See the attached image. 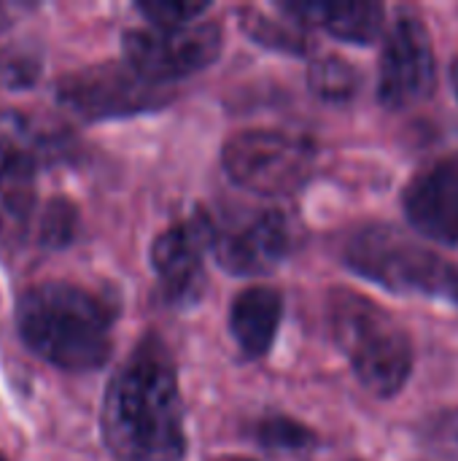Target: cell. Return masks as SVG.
Masks as SVG:
<instances>
[{
  "instance_id": "cell-26",
  "label": "cell",
  "mask_w": 458,
  "mask_h": 461,
  "mask_svg": "<svg viewBox=\"0 0 458 461\" xmlns=\"http://www.w3.org/2000/svg\"><path fill=\"white\" fill-rule=\"evenodd\" d=\"M0 461H8V459H5V456H3V454H0Z\"/></svg>"
},
{
  "instance_id": "cell-22",
  "label": "cell",
  "mask_w": 458,
  "mask_h": 461,
  "mask_svg": "<svg viewBox=\"0 0 458 461\" xmlns=\"http://www.w3.org/2000/svg\"><path fill=\"white\" fill-rule=\"evenodd\" d=\"M38 70H40V65H38V59L35 57H30V54H5V57H0V76H3V81L8 84V86H24V84H32L35 78H38Z\"/></svg>"
},
{
  "instance_id": "cell-3",
  "label": "cell",
  "mask_w": 458,
  "mask_h": 461,
  "mask_svg": "<svg viewBox=\"0 0 458 461\" xmlns=\"http://www.w3.org/2000/svg\"><path fill=\"white\" fill-rule=\"evenodd\" d=\"M327 321L335 346L370 394L391 400L405 389L413 375V340L386 308L354 289H332Z\"/></svg>"
},
{
  "instance_id": "cell-2",
  "label": "cell",
  "mask_w": 458,
  "mask_h": 461,
  "mask_svg": "<svg viewBox=\"0 0 458 461\" xmlns=\"http://www.w3.org/2000/svg\"><path fill=\"white\" fill-rule=\"evenodd\" d=\"M119 308L97 289L43 281L19 292L13 324L19 340L54 370L94 373L113 351Z\"/></svg>"
},
{
  "instance_id": "cell-17",
  "label": "cell",
  "mask_w": 458,
  "mask_h": 461,
  "mask_svg": "<svg viewBox=\"0 0 458 461\" xmlns=\"http://www.w3.org/2000/svg\"><path fill=\"white\" fill-rule=\"evenodd\" d=\"M308 84L321 100L348 103L362 89V73L354 62H348L337 54H327V57H316L310 62Z\"/></svg>"
},
{
  "instance_id": "cell-7",
  "label": "cell",
  "mask_w": 458,
  "mask_h": 461,
  "mask_svg": "<svg viewBox=\"0 0 458 461\" xmlns=\"http://www.w3.org/2000/svg\"><path fill=\"white\" fill-rule=\"evenodd\" d=\"M221 46L224 30L213 19L181 30L132 27L121 35L124 62L159 86L205 70L221 54Z\"/></svg>"
},
{
  "instance_id": "cell-5",
  "label": "cell",
  "mask_w": 458,
  "mask_h": 461,
  "mask_svg": "<svg viewBox=\"0 0 458 461\" xmlns=\"http://www.w3.org/2000/svg\"><path fill=\"white\" fill-rule=\"evenodd\" d=\"M316 159V143L286 130H240L221 149V165L229 181L259 197L300 192L310 181Z\"/></svg>"
},
{
  "instance_id": "cell-16",
  "label": "cell",
  "mask_w": 458,
  "mask_h": 461,
  "mask_svg": "<svg viewBox=\"0 0 458 461\" xmlns=\"http://www.w3.org/2000/svg\"><path fill=\"white\" fill-rule=\"evenodd\" d=\"M238 16H240V27L246 30V35L251 41H256L259 46H265V49L283 51V54H294V57H302L310 49L308 35H305V27H300L286 14H283L286 16V22H283V19H273L262 8L243 5L238 11Z\"/></svg>"
},
{
  "instance_id": "cell-8",
  "label": "cell",
  "mask_w": 458,
  "mask_h": 461,
  "mask_svg": "<svg viewBox=\"0 0 458 461\" xmlns=\"http://www.w3.org/2000/svg\"><path fill=\"white\" fill-rule=\"evenodd\" d=\"M294 243V224L278 208L248 211L224 219L213 216L211 251L229 276H267L292 254Z\"/></svg>"
},
{
  "instance_id": "cell-24",
  "label": "cell",
  "mask_w": 458,
  "mask_h": 461,
  "mask_svg": "<svg viewBox=\"0 0 458 461\" xmlns=\"http://www.w3.org/2000/svg\"><path fill=\"white\" fill-rule=\"evenodd\" d=\"M451 84H454V92L458 97V59H454V65H451Z\"/></svg>"
},
{
  "instance_id": "cell-1",
  "label": "cell",
  "mask_w": 458,
  "mask_h": 461,
  "mask_svg": "<svg viewBox=\"0 0 458 461\" xmlns=\"http://www.w3.org/2000/svg\"><path fill=\"white\" fill-rule=\"evenodd\" d=\"M100 435L116 461H181L186 456L178 370L167 343L148 332L108 378Z\"/></svg>"
},
{
  "instance_id": "cell-12",
  "label": "cell",
  "mask_w": 458,
  "mask_h": 461,
  "mask_svg": "<svg viewBox=\"0 0 458 461\" xmlns=\"http://www.w3.org/2000/svg\"><path fill=\"white\" fill-rule=\"evenodd\" d=\"M81 154V138L65 122L22 108L0 111V157H19L43 170L76 165Z\"/></svg>"
},
{
  "instance_id": "cell-13",
  "label": "cell",
  "mask_w": 458,
  "mask_h": 461,
  "mask_svg": "<svg viewBox=\"0 0 458 461\" xmlns=\"http://www.w3.org/2000/svg\"><path fill=\"white\" fill-rule=\"evenodd\" d=\"M38 173L40 167L27 159L0 157V254L8 259L35 243L43 208L38 203Z\"/></svg>"
},
{
  "instance_id": "cell-19",
  "label": "cell",
  "mask_w": 458,
  "mask_h": 461,
  "mask_svg": "<svg viewBox=\"0 0 458 461\" xmlns=\"http://www.w3.org/2000/svg\"><path fill=\"white\" fill-rule=\"evenodd\" d=\"M251 438L270 451H308L319 443V435L310 427H305L289 416L259 419L251 427Z\"/></svg>"
},
{
  "instance_id": "cell-4",
  "label": "cell",
  "mask_w": 458,
  "mask_h": 461,
  "mask_svg": "<svg viewBox=\"0 0 458 461\" xmlns=\"http://www.w3.org/2000/svg\"><path fill=\"white\" fill-rule=\"evenodd\" d=\"M340 262L397 294H448L451 270L440 254L394 224L364 221L346 230L337 240Z\"/></svg>"
},
{
  "instance_id": "cell-10",
  "label": "cell",
  "mask_w": 458,
  "mask_h": 461,
  "mask_svg": "<svg viewBox=\"0 0 458 461\" xmlns=\"http://www.w3.org/2000/svg\"><path fill=\"white\" fill-rule=\"evenodd\" d=\"M213 246V213L194 211L151 243V270L157 276L159 297L170 308H192L208 289L205 254Z\"/></svg>"
},
{
  "instance_id": "cell-15",
  "label": "cell",
  "mask_w": 458,
  "mask_h": 461,
  "mask_svg": "<svg viewBox=\"0 0 458 461\" xmlns=\"http://www.w3.org/2000/svg\"><path fill=\"white\" fill-rule=\"evenodd\" d=\"M283 316V297L273 286L243 289L229 308V332L246 362H256L270 354Z\"/></svg>"
},
{
  "instance_id": "cell-6",
  "label": "cell",
  "mask_w": 458,
  "mask_h": 461,
  "mask_svg": "<svg viewBox=\"0 0 458 461\" xmlns=\"http://www.w3.org/2000/svg\"><path fill=\"white\" fill-rule=\"evenodd\" d=\"M57 100L86 122L127 119L146 111H159L173 92L143 78L127 62H100L70 70L54 84Z\"/></svg>"
},
{
  "instance_id": "cell-25",
  "label": "cell",
  "mask_w": 458,
  "mask_h": 461,
  "mask_svg": "<svg viewBox=\"0 0 458 461\" xmlns=\"http://www.w3.org/2000/svg\"><path fill=\"white\" fill-rule=\"evenodd\" d=\"M216 461H254V459H246V456H224V459H216Z\"/></svg>"
},
{
  "instance_id": "cell-21",
  "label": "cell",
  "mask_w": 458,
  "mask_h": 461,
  "mask_svg": "<svg viewBox=\"0 0 458 461\" xmlns=\"http://www.w3.org/2000/svg\"><path fill=\"white\" fill-rule=\"evenodd\" d=\"M146 22L157 30H181L194 24V19H200L205 11H211V3H138L135 5Z\"/></svg>"
},
{
  "instance_id": "cell-14",
  "label": "cell",
  "mask_w": 458,
  "mask_h": 461,
  "mask_svg": "<svg viewBox=\"0 0 458 461\" xmlns=\"http://www.w3.org/2000/svg\"><path fill=\"white\" fill-rule=\"evenodd\" d=\"M281 14L294 19L300 27H321L329 35L356 43V46H370L378 41L383 22H386V8L381 3H324V0H281L275 3Z\"/></svg>"
},
{
  "instance_id": "cell-11",
  "label": "cell",
  "mask_w": 458,
  "mask_h": 461,
  "mask_svg": "<svg viewBox=\"0 0 458 461\" xmlns=\"http://www.w3.org/2000/svg\"><path fill=\"white\" fill-rule=\"evenodd\" d=\"M410 227L437 243H458V154L421 167L402 192Z\"/></svg>"
},
{
  "instance_id": "cell-18",
  "label": "cell",
  "mask_w": 458,
  "mask_h": 461,
  "mask_svg": "<svg viewBox=\"0 0 458 461\" xmlns=\"http://www.w3.org/2000/svg\"><path fill=\"white\" fill-rule=\"evenodd\" d=\"M78 235V208L67 197H51L40 208L35 246L43 251H62Z\"/></svg>"
},
{
  "instance_id": "cell-23",
  "label": "cell",
  "mask_w": 458,
  "mask_h": 461,
  "mask_svg": "<svg viewBox=\"0 0 458 461\" xmlns=\"http://www.w3.org/2000/svg\"><path fill=\"white\" fill-rule=\"evenodd\" d=\"M445 297H451L458 305V265H454V270H451V284H448V294Z\"/></svg>"
},
{
  "instance_id": "cell-9",
  "label": "cell",
  "mask_w": 458,
  "mask_h": 461,
  "mask_svg": "<svg viewBox=\"0 0 458 461\" xmlns=\"http://www.w3.org/2000/svg\"><path fill=\"white\" fill-rule=\"evenodd\" d=\"M437 84V59L432 35L424 19L413 11H402L378 59V100L389 111H405L424 103Z\"/></svg>"
},
{
  "instance_id": "cell-20",
  "label": "cell",
  "mask_w": 458,
  "mask_h": 461,
  "mask_svg": "<svg viewBox=\"0 0 458 461\" xmlns=\"http://www.w3.org/2000/svg\"><path fill=\"white\" fill-rule=\"evenodd\" d=\"M421 443L440 461H458V408L437 411L421 424Z\"/></svg>"
}]
</instances>
